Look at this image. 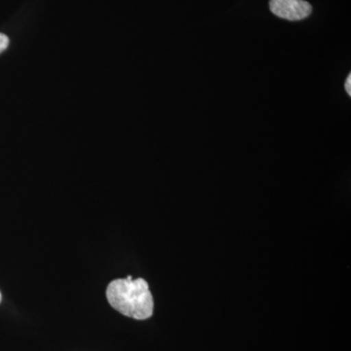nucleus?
I'll list each match as a JSON object with an SVG mask.
<instances>
[{
	"instance_id": "nucleus-5",
	"label": "nucleus",
	"mask_w": 351,
	"mask_h": 351,
	"mask_svg": "<svg viewBox=\"0 0 351 351\" xmlns=\"http://www.w3.org/2000/svg\"><path fill=\"white\" fill-rule=\"evenodd\" d=\"M1 299H2L1 293H0V302H1Z\"/></svg>"
},
{
	"instance_id": "nucleus-3",
	"label": "nucleus",
	"mask_w": 351,
	"mask_h": 351,
	"mask_svg": "<svg viewBox=\"0 0 351 351\" xmlns=\"http://www.w3.org/2000/svg\"><path fill=\"white\" fill-rule=\"evenodd\" d=\"M9 45L8 36L4 34H0V53L3 52L7 49Z\"/></svg>"
},
{
	"instance_id": "nucleus-4",
	"label": "nucleus",
	"mask_w": 351,
	"mask_h": 351,
	"mask_svg": "<svg viewBox=\"0 0 351 351\" xmlns=\"http://www.w3.org/2000/svg\"><path fill=\"white\" fill-rule=\"evenodd\" d=\"M345 87H346V93L348 94V96H351V75H348V78H346Z\"/></svg>"
},
{
	"instance_id": "nucleus-1",
	"label": "nucleus",
	"mask_w": 351,
	"mask_h": 351,
	"mask_svg": "<svg viewBox=\"0 0 351 351\" xmlns=\"http://www.w3.org/2000/svg\"><path fill=\"white\" fill-rule=\"evenodd\" d=\"M107 298L110 306L127 317L145 320L154 313V298L145 279L129 276L113 280L108 286Z\"/></svg>"
},
{
	"instance_id": "nucleus-2",
	"label": "nucleus",
	"mask_w": 351,
	"mask_h": 351,
	"mask_svg": "<svg viewBox=\"0 0 351 351\" xmlns=\"http://www.w3.org/2000/svg\"><path fill=\"white\" fill-rule=\"evenodd\" d=\"M270 11L282 19L301 21L311 14L313 7L304 0H270Z\"/></svg>"
}]
</instances>
